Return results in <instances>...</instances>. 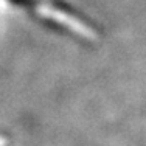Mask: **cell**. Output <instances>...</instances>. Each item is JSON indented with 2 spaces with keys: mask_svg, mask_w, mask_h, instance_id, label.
Wrapping results in <instances>:
<instances>
[{
  "mask_svg": "<svg viewBox=\"0 0 146 146\" xmlns=\"http://www.w3.org/2000/svg\"><path fill=\"white\" fill-rule=\"evenodd\" d=\"M13 2L17 5H28V3H31V0H13Z\"/></svg>",
  "mask_w": 146,
  "mask_h": 146,
  "instance_id": "6da1fadb",
  "label": "cell"
}]
</instances>
